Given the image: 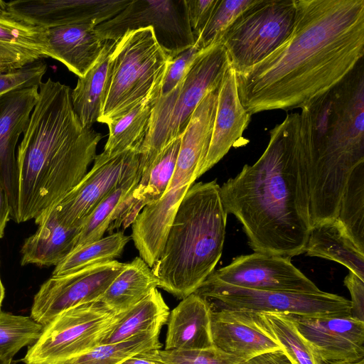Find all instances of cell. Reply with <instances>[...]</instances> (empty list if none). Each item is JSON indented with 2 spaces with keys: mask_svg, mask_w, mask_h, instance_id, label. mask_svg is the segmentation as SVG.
Segmentation results:
<instances>
[{
  "mask_svg": "<svg viewBox=\"0 0 364 364\" xmlns=\"http://www.w3.org/2000/svg\"><path fill=\"white\" fill-rule=\"evenodd\" d=\"M227 216L216 180L191 185L152 267L159 287L181 299L198 289L221 257Z\"/></svg>",
  "mask_w": 364,
  "mask_h": 364,
  "instance_id": "cell-5",
  "label": "cell"
},
{
  "mask_svg": "<svg viewBox=\"0 0 364 364\" xmlns=\"http://www.w3.org/2000/svg\"><path fill=\"white\" fill-rule=\"evenodd\" d=\"M4 293H5L4 287L3 284H2L1 279V277H0V311H1V303H2V301H3L4 297Z\"/></svg>",
  "mask_w": 364,
  "mask_h": 364,
  "instance_id": "cell-46",
  "label": "cell"
},
{
  "mask_svg": "<svg viewBox=\"0 0 364 364\" xmlns=\"http://www.w3.org/2000/svg\"><path fill=\"white\" fill-rule=\"evenodd\" d=\"M238 364H292L282 349L258 355Z\"/></svg>",
  "mask_w": 364,
  "mask_h": 364,
  "instance_id": "cell-42",
  "label": "cell"
},
{
  "mask_svg": "<svg viewBox=\"0 0 364 364\" xmlns=\"http://www.w3.org/2000/svg\"><path fill=\"white\" fill-rule=\"evenodd\" d=\"M169 314L168 306L156 288L139 302L120 313L118 321L106 333L100 344L122 341L146 333L159 335Z\"/></svg>",
  "mask_w": 364,
  "mask_h": 364,
  "instance_id": "cell-27",
  "label": "cell"
},
{
  "mask_svg": "<svg viewBox=\"0 0 364 364\" xmlns=\"http://www.w3.org/2000/svg\"><path fill=\"white\" fill-rule=\"evenodd\" d=\"M191 185L168 186L162 197L144 206L132 224L134 245L151 268L161 255L178 206Z\"/></svg>",
  "mask_w": 364,
  "mask_h": 364,
  "instance_id": "cell-21",
  "label": "cell"
},
{
  "mask_svg": "<svg viewBox=\"0 0 364 364\" xmlns=\"http://www.w3.org/2000/svg\"><path fill=\"white\" fill-rule=\"evenodd\" d=\"M230 65L224 46L215 44L198 55L170 93L154 96L148 129L139 149L140 171L149 166L166 144L181 136L198 104L208 92L218 88Z\"/></svg>",
  "mask_w": 364,
  "mask_h": 364,
  "instance_id": "cell-6",
  "label": "cell"
},
{
  "mask_svg": "<svg viewBox=\"0 0 364 364\" xmlns=\"http://www.w3.org/2000/svg\"><path fill=\"white\" fill-rule=\"evenodd\" d=\"M92 24H72L47 28L50 58L63 63L82 77L94 65L107 41H102Z\"/></svg>",
  "mask_w": 364,
  "mask_h": 364,
  "instance_id": "cell-23",
  "label": "cell"
},
{
  "mask_svg": "<svg viewBox=\"0 0 364 364\" xmlns=\"http://www.w3.org/2000/svg\"><path fill=\"white\" fill-rule=\"evenodd\" d=\"M289 316L300 334L324 362H356L364 359V321L351 315Z\"/></svg>",
  "mask_w": 364,
  "mask_h": 364,
  "instance_id": "cell-15",
  "label": "cell"
},
{
  "mask_svg": "<svg viewBox=\"0 0 364 364\" xmlns=\"http://www.w3.org/2000/svg\"><path fill=\"white\" fill-rule=\"evenodd\" d=\"M39 86L11 90L0 96V181L15 220L18 202L16 147L38 102Z\"/></svg>",
  "mask_w": 364,
  "mask_h": 364,
  "instance_id": "cell-16",
  "label": "cell"
},
{
  "mask_svg": "<svg viewBox=\"0 0 364 364\" xmlns=\"http://www.w3.org/2000/svg\"><path fill=\"white\" fill-rule=\"evenodd\" d=\"M159 287L152 269L139 257L126 263L98 301L117 314L122 313Z\"/></svg>",
  "mask_w": 364,
  "mask_h": 364,
  "instance_id": "cell-28",
  "label": "cell"
},
{
  "mask_svg": "<svg viewBox=\"0 0 364 364\" xmlns=\"http://www.w3.org/2000/svg\"><path fill=\"white\" fill-rule=\"evenodd\" d=\"M140 178L141 173L138 168L100 202L84 220L75 247L104 237L117 209L122 203L132 194Z\"/></svg>",
  "mask_w": 364,
  "mask_h": 364,
  "instance_id": "cell-31",
  "label": "cell"
},
{
  "mask_svg": "<svg viewBox=\"0 0 364 364\" xmlns=\"http://www.w3.org/2000/svg\"><path fill=\"white\" fill-rule=\"evenodd\" d=\"M159 336L146 333L122 341L100 344L86 353L63 364H119L137 353L161 349Z\"/></svg>",
  "mask_w": 364,
  "mask_h": 364,
  "instance_id": "cell-34",
  "label": "cell"
},
{
  "mask_svg": "<svg viewBox=\"0 0 364 364\" xmlns=\"http://www.w3.org/2000/svg\"><path fill=\"white\" fill-rule=\"evenodd\" d=\"M159 350L154 349L137 353L119 364H171L162 359Z\"/></svg>",
  "mask_w": 364,
  "mask_h": 364,
  "instance_id": "cell-43",
  "label": "cell"
},
{
  "mask_svg": "<svg viewBox=\"0 0 364 364\" xmlns=\"http://www.w3.org/2000/svg\"><path fill=\"white\" fill-rule=\"evenodd\" d=\"M162 359L171 364H238L242 360L215 346L200 350H162Z\"/></svg>",
  "mask_w": 364,
  "mask_h": 364,
  "instance_id": "cell-37",
  "label": "cell"
},
{
  "mask_svg": "<svg viewBox=\"0 0 364 364\" xmlns=\"http://www.w3.org/2000/svg\"><path fill=\"white\" fill-rule=\"evenodd\" d=\"M189 24L196 41L208 23L218 0H185Z\"/></svg>",
  "mask_w": 364,
  "mask_h": 364,
  "instance_id": "cell-40",
  "label": "cell"
},
{
  "mask_svg": "<svg viewBox=\"0 0 364 364\" xmlns=\"http://www.w3.org/2000/svg\"><path fill=\"white\" fill-rule=\"evenodd\" d=\"M343 282L351 297L350 301L351 316L359 321H364V281L349 272Z\"/></svg>",
  "mask_w": 364,
  "mask_h": 364,
  "instance_id": "cell-41",
  "label": "cell"
},
{
  "mask_svg": "<svg viewBox=\"0 0 364 364\" xmlns=\"http://www.w3.org/2000/svg\"><path fill=\"white\" fill-rule=\"evenodd\" d=\"M203 50L197 42L178 53L168 62L155 97H164L170 93L183 80L192 64Z\"/></svg>",
  "mask_w": 364,
  "mask_h": 364,
  "instance_id": "cell-38",
  "label": "cell"
},
{
  "mask_svg": "<svg viewBox=\"0 0 364 364\" xmlns=\"http://www.w3.org/2000/svg\"><path fill=\"white\" fill-rule=\"evenodd\" d=\"M117 41H107L94 65L85 76L78 77L71 90L73 109L85 127H91L100 117L111 75L112 56Z\"/></svg>",
  "mask_w": 364,
  "mask_h": 364,
  "instance_id": "cell-26",
  "label": "cell"
},
{
  "mask_svg": "<svg viewBox=\"0 0 364 364\" xmlns=\"http://www.w3.org/2000/svg\"><path fill=\"white\" fill-rule=\"evenodd\" d=\"M194 293L206 298L215 309L305 316L351 315L350 300L323 291L299 293L257 290L229 285L208 277Z\"/></svg>",
  "mask_w": 364,
  "mask_h": 364,
  "instance_id": "cell-10",
  "label": "cell"
},
{
  "mask_svg": "<svg viewBox=\"0 0 364 364\" xmlns=\"http://www.w3.org/2000/svg\"><path fill=\"white\" fill-rule=\"evenodd\" d=\"M47 69L46 63L41 60L18 70L0 73V96L11 90L39 86Z\"/></svg>",
  "mask_w": 364,
  "mask_h": 364,
  "instance_id": "cell-39",
  "label": "cell"
},
{
  "mask_svg": "<svg viewBox=\"0 0 364 364\" xmlns=\"http://www.w3.org/2000/svg\"><path fill=\"white\" fill-rule=\"evenodd\" d=\"M208 278L232 286L264 290L318 293L321 290L298 269L290 258L254 252L240 255Z\"/></svg>",
  "mask_w": 364,
  "mask_h": 364,
  "instance_id": "cell-14",
  "label": "cell"
},
{
  "mask_svg": "<svg viewBox=\"0 0 364 364\" xmlns=\"http://www.w3.org/2000/svg\"><path fill=\"white\" fill-rule=\"evenodd\" d=\"M146 27L172 58L195 43L185 0H131L95 30L102 41H118L125 33Z\"/></svg>",
  "mask_w": 364,
  "mask_h": 364,
  "instance_id": "cell-11",
  "label": "cell"
},
{
  "mask_svg": "<svg viewBox=\"0 0 364 364\" xmlns=\"http://www.w3.org/2000/svg\"><path fill=\"white\" fill-rule=\"evenodd\" d=\"M43 328L31 317L0 311V360L11 363L22 348L37 341Z\"/></svg>",
  "mask_w": 364,
  "mask_h": 364,
  "instance_id": "cell-35",
  "label": "cell"
},
{
  "mask_svg": "<svg viewBox=\"0 0 364 364\" xmlns=\"http://www.w3.org/2000/svg\"><path fill=\"white\" fill-rule=\"evenodd\" d=\"M11 213L10 202L7 192L0 181V238L4 235L7 222Z\"/></svg>",
  "mask_w": 364,
  "mask_h": 364,
  "instance_id": "cell-44",
  "label": "cell"
},
{
  "mask_svg": "<svg viewBox=\"0 0 364 364\" xmlns=\"http://www.w3.org/2000/svg\"><path fill=\"white\" fill-rule=\"evenodd\" d=\"M295 0H256L232 23L220 43L236 73L258 63L291 33Z\"/></svg>",
  "mask_w": 364,
  "mask_h": 364,
  "instance_id": "cell-8",
  "label": "cell"
},
{
  "mask_svg": "<svg viewBox=\"0 0 364 364\" xmlns=\"http://www.w3.org/2000/svg\"><path fill=\"white\" fill-rule=\"evenodd\" d=\"M212 306L193 293L170 312L165 350H200L214 346L210 326Z\"/></svg>",
  "mask_w": 364,
  "mask_h": 364,
  "instance_id": "cell-22",
  "label": "cell"
},
{
  "mask_svg": "<svg viewBox=\"0 0 364 364\" xmlns=\"http://www.w3.org/2000/svg\"><path fill=\"white\" fill-rule=\"evenodd\" d=\"M119 316L100 301L69 309L44 326L22 360L25 364H63L99 346Z\"/></svg>",
  "mask_w": 364,
  "mask_h": 364,
  "instance_id": "cell-9",
  "label": "cell"
},
{
  "mask_svg": "<svg viewBox=\"0 0 364 364\" xmlns=\"http://www.w3.org/2000/svg\"><path fill=\"white\" fill-rule=\"evenodd\" d=\"M299 117L287 114L270 130L259 159L220 186L227 214L242 224L255 252L291 258L305 251L310 225Z\"/></svg>",
  "mask_w": 364,
  "mask_h": 364,
  "instance_id": "cell-2",
  "label": "cell"
},
{
  "mask_svg": "<svg viewBox=\"0 0 364 364\" xmlns=\"http://www.w3.org/2000/svg\"><path fill=\"white\" fill-rule=\"evenodd\" d=\"M131 0H12L10 9L26 21L49 28L72 24L105 22L123 10Z\"/></svg>",
  "mask_w": 364,
  "mask_h": 364,
  "instance_id": "cell-17",
  "label": "cell"
},
{
  "mask_svg": "<svg viewBox=\"0 0 364 364\" xmlns=\"http://www.w3.org/2000/svg\"><path fill=\"white\" fill-rule=\"evenodd\" d=\"M364 252V163L352 171L343 190L336 218Z\"/></svg>",
  "mask_w": 364,
  "mask_h": 364,
  "instance_id": "cell-33",
  "label": "cell"
},
{
  "mask_svg": "<svg viewBox=\"0 0 364 364\" xmlns=\"http://www.w3.org/2000/svg\"><path fill=\"white\" fill-rule=\"evenodd\" d=\"M304 253L340 263L364 281V252L357 247L337 218L310 228Z\"/></svg>",
  "mask_w": 364,
  "mask_h": 364,
  "instance_id": "cell-25",
  "label": "cell"
},
{
  "mask_svg": "<svg viewBox=\"0 0 364 364\" xmlns=\"http://www.w3.org/2000/svg\"><path fill=\"white\" fill-rule=\"evenodd\" d=\"M159 89L127 113L107 124L109 136L102 155L112 157L129 149L139 150L148 129L152 99Z\"/></svg>",
  "mask_w": 364,
  "mask_h": 364,
  "instance_id": "cell-29",
  "label": "cell"
},
{
  "mask_svg": "<svg viewBox=\"0 0 364 364\" xmlns=\"http://www.w3.org/2000/svg\"><path fill=\"white\" fill-rule=\"evenodd\" d=\"M251 114L238 95L236 73L230 65L218 89V104L208 154L199 177L215 166L242 138Z\"/></svg>",
  "mask_w": 364,
  "mask_h": 364,
  "instance_id": "cell-20",
  "label": "cell"
},
{
  "mask_svg": "<svg viewBox=\"0 0 364 364\" xmlns=\"http://www.w3.org/2000/svg\"><path fill=\"white\" fill-rule=\"evenodd\" d=\"M130 238L123 231L74 248L57 264L52 276H61L96 264L114 260L119 257Z\"/></svg>",
  "mask_w": 364,
  "mask_h": 364,
  "instance_id": "cell-32",
  "label": "cell"
},
{
  "mask_svg": "<svg viewBox=\"0 0 364 364\" xmlns=\"http://www.w3.org/2000/svg\"><path fill=\"white\" fill-rule=\"evenodd\" d=\"M256 0H218L211 16L196 41L203 50L220 41L237 18Z\"/></svg>",
  "mask_w": 364,
  "mask_h": 364,
  "instance_id": "cell-36",
  "label": "cell"
},
{
  "mask_svg": "<svg viewBox=\"0 0 364 364\" xmlns=\"http://www.w3.org/2000/svg\"><path fill=\"white\" fill-rule=\"evenodd\" d=\"M126 263L116 259L61 276H51L33 298L31 317L43 326L62 312L98 301Z\"/></svg>",
  "mask_w": 364,
  "mask_h": 364,
  "instance_id": "cell-12",
  "label": "cell"
},
{
  "mask_svg": "<svg viewBox=\"0 0 364 364\" xmlns=\"http://www.w3.org/2000/svg\"><path fill=\"white\" fill-rule=\"evenodd\" d=\"M139 150L132 149L112 157L96 155L92 168L52 210L63 225H82L85 218L122 180L139 168Z\"/></svg>",
  "mask_w": 364,
  "mask_h": 364,
  "instance_id": "cell-13",
  "label": "cell"
},
{
  "mask_svg": "<svg viewBox=\"0 0 364 364\" xmlns=\"http://www.w3.org/2000/svg\"><path fill=\"white\" fill-rule=\"evenodd\" d=\"M325 364H364V359L356 362H325Z\"/></svg>",
  "mask_w": 364,
  "mask_h": 364,
  "instance_id": "cell-45",
  "label": "cell"
},
{
  "mask_svg": "<svg viewBox=\"0 0 364 364\" xmlns=\"http://www.w3.org/2000/svg\"><path fill=\"white\" fill-rule=\"evenodd\" d=\"M36 232L28 237L21 248V265L58 264L75 247L82 225L61 224L52 210L35 220Z\"/></svg>",
  "mask_w": 364,
  "mask_h": 364,
  "instance_id": "cell-24",
  "label": "cell"
},
{
  "mask_svg": "<svg viewBox=\"0 0 364 364\" xmlns=\"http://www.w3.org/2000/svg\"><path fill=\"white\" fill-rule=\"evenodd\" d=\"M288 38L265 58L236 73L251 115L302 108L342 81L364 55V0H295Z\"/></svg>",
  "mask_w": 364,
  "mask_h": 364,
  "instance_id": "cell-1",
  "label": "cell"
},
{
  "mask_svg": "<svg viewBox=\"0 0 364 364\" xmlns=\"http://www.w3.org/2000/svg\"><path fill=\"white\" fill-rule=\"evenodd\" d=\"M363 59L338 84L301 108L298 142L310 228L337 218L352 171L364 163Z\"/></svg>",
  "mask_w": 364,
  "mask_h": 364,
  "instance_id": "cell-4",
  "label": "cell"
},
{
  "mask_svg": "<svg viewBox=\"0 0 364 364\" xmlns=\"http://www.w3.org/2000/svg\"><path fill=\"white\" fill-rule=\"evenodd\" d=\"M210 319L214 346L242 361L281 349L255 312L212 307Z\"/></svg>",
  "mask_w": 364,
  "mask_h": 364,
  "instance_id": "cell-18",
  "label": "cell"
},
{
  "mask_svg": "<svg viewBox=\"0 0 364 364\" xmlns=\"http://www.w3.org/2000/svg\"><path fill=\"white\" fill-rule=\"evenodd\" d=\"M0 361H1V360H0Z\"/></svg>",
  "mask_w": 364,
  "mask_h": 364,
  "instance_id": "cell-47",
  "label": "cell"
},
{
  "mask_svg": "<svg viewBox=\"0 0 364 364\" xmlns=\"http://www.w3.org/2000/svg\"><path fill=\"white\" fill-rule=\"evenodd\" d=\"M50 58L47 28L33 25L0 0V73L21 69Z\"/></svg>",
  "mask_w": 364,
  "mask_h": 364,
  "instance_id": "cell-19",
  "label": "cell"
},
{
  "mask_svg": "<svg viewBox=\"0 0 364 364\" xmlns=\"http://www.w3.org/2000/svg\"><path fill=\"white\" fill-rule=\"evenodd\" d=\"M292 364H325L312 346L300 334L287 314L256 313Z\"/></svg>",
  "mask_w": 364,
  "mask_h": 364,
  "instance_id": "cell-30",
  "label": "cell"
},
{
  "mask_svg": "<svg viewBox=\"0 0 364 364\" xmlns=\"http://www.w3.org/2000/svg\"><path fill=\"white\" fill-rule=\"evenodd\" d=\"M171 58L151 27L129 31L117 41L99 122L125 114L159 88Z\"/></svg>",
  "mask_w": 364,
  "mask_h": 364,
  "instance_id": "cell-7",
  "label": "cell"
},
{
  "mask_svg": "<svg viewBox=\"0 0 364 364\" xmlns=\"http://www.w3.org/2000/svg\"><path fill=\"white\" fill-rule=\"evenodd\" d=\"M102 134L75 112L71 89L48 78L18 146L16 223L36 220L76 186L95 160Z\"/></svg>",
  "mask_w": 364,
  "mask_h": 364,
  "instance_id": "cell-3",
  "label": "cell"
}]
</instances>
